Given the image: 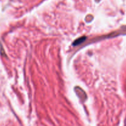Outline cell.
Listing matches in <instances>:
<instances>
[{"instance_id": "obj_1", "label": "cell", "mask_w": 126, "mask_h": 126, "mask_svg": "<svg viewBox=\"0 0 126 126\" xmlns=\"http://www.w3.org/2000/svg\"><path fill=\"white\" fill-rule=\"evenodd\" d=\"M86 37L85 36L81 37V38L76 39V40L73 42V45L75 46L79 45V44H81V43H82L83 42H84V41L86 40Z\"/></svg>"}]
</instances>
